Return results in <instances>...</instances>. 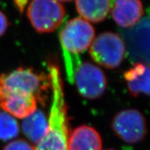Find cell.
I'll list each match as a JSON object with an SVG mask.
<instances>
[{
  "mask_svg": "<svg viewBox=\"0 0 150 150\" xmlns=\"http://www.w3.org/2000/svg\"><path fill=\"white\" fill-rule=\"evenodd\" d=\"M48 128V120L42 110H36L32 115L23 120L22 132L33 144L38 143L46 134Z\"/></svg>",
  "mask_w": 150,
  "mask_h": 150,
  "instance_id": "13",
  "label": "cell"
},
{
  "mask_svg": "<svg viewBox=\"0 0 150 150\" xmlns=\"http://www.w3.org/2000/svg\"><path fill=\"white\" fill-rule=\"evenodd\" d=\"M0 109L14 117L25 119L37 110V100L32 95L0 86Z\"/></svg>",
  "mask_w": 150,
  "mask_h": 150,
  "instance_id": "8",
  "label": "cell"
},
{
  "mask_svg": "<svg viewBox=\"0 0 150 150\" xmlns=\"http://www.w3.org/2000/svg\"><path fill=\"white\" fill-rule=\"evenodd\" d=\"M9 26L8 18L2 11H0V38L6 33Z\"/></svg>",
  "mask_w": 150,
  "mask_h": 150,
  "instance_id": "16",
  "label": "cell"
},
{
  "mask_svg": "<svg viewBox=\"0 0 150 150\" xmlns=\"http://www.w3.org/2000/svg\"><path fill=\"white\" fill-rule=\"evenodd\" d=\"M20 133V126L14 117L0 110V140L9 141L15 139Z\"/></svg>",
  "mask_w": 150,
  "mask_h": 150,
  "instance_id": "14",
  "label": "cell"
},
{
  "mask_svg": "<svg viewBox=\"0 0 150 150\" xmlns=\"http://www.w3.org/2000/svg\"><path fill=\"white\" fill-rule=\"evenodd\" d=\"M105 150H115V149H105Z\"/></svg>",
  "mask_w": 150,
  "mask_h": 150,
  "instance_id": "19",
  "label": "cell"
},
{
  "mask_svg": "<svg viewBox=\"0 0 150 150\" xmlns=\"http://www.w3.org/2000/svg\"><path fill=\"white\" fill-rule=\"evenodd\" d=\"M95 33L93 26L81 18L70 20L60 31V42L67 79L70 83H73L75 71L81 63L79 54L91 47L95 39Z\"/></svg>",
  "mask_w": 150,
  "mask_h": 150,
  "instance_id": "2",
  "label": "cell"
},
{
  "mask_svg": "<svg viewBox=\"0 0 150 150\" xmlns=\"http://www.w3.org/2000/svg\"><path fill=\"white\" fill-rule=\"evenodd\" d=\"M78 92L87 99H97L104 95L107 85L106 76L101 68L91 62L81 63L74 72V81Z\"/></svg>",
  "mask_w": 150,
  "mask_h": 150,
  "instance_id": "7",
  "label": "cell"
},
{
  "mask_svg": "<svg viewBox=\"0 0 150 150\" xmlns=\"http://www.w3.org/2000/svg\"><path fill=\"white\" fill-rule=\"evenodd\" d=\"M48 70L52 94L48 128L35 150H68L70 127L61 72L57 63L52 62L49 63Z\"/></svg>",
  "mask_w": 150,
  "mask_h": 150,
  "instance_id": "1",
  "label": "cell"
},
{
  "mask_svg": "<svg viewBox=\"0 0 150 150\" xmlns=\"http://www.w3.org/2000/svg\"><path fill=\"white\" fill-rule=\"evenodd\" d=\"M67 148L68 150H102V140L96 129L81 125L69 136Z\"/></svg>",
  "mask_w": 150,
  "mask_h": 150,
  "instance_id": "11",
  "label": "cell"
},
{
  "mask_svg": "<svg viewBox=\"0 0 150 150\" xmlns=\"http://www.w3.org/2000/svg\"><path fill=\"white\" fill-rule=\"evenodd\" d=\"M110 2L112 17L119 27H134L143 17V6L140 0H110Z\"/></svg>",
  "mask_w": 150,
  "mask_h": 150,
  "instance_id": "9",
  "label": "cell"
},
{
  "mask_svg": "<svg viewBox=\"0 0 150 150\" xmlns=\"http://www.w3.org/2000/svg\"><path fill=\"white\" fill-rule=\"evenodd\" d=\"M28 1H29V0H13L15 6L16 7L17 10H18L20 13H22L24 11L26 6L27 5Z\"/></svg>",
  "mask_w": 150,
  "mask_h": 150,
  "instance_id": "17",
  "label": "cell"
},
{
  "mask_svg": "<svg viewBox=\"0 0 150 150\" xmlns=\"http://www.w3.org/2000/svg\"><path fill=\"white\" fill-rule=\"evenodd\" d=\"M126 54L122 39L116 33L106 31L94 39L90 47V54L94 61L108 69L119 67Z\"/></svg>",
  "mask_w": 150,
  "mask_h": 150,
  "instance_id": "5",
  "label": "cell"
},
{
  "mask_svg": "<svg viewBox=\"0 0 150 150\" xmlns=\"http://www.w3.org/2000/svg\"><path fill=\"white\" fill-rule=\"evenodd\" d=\"M56 1H58L59 2V1H62V2H67V1H72V0H56Z\"/></svg>",
  "mask_w": 150,
  "mask_h": 150,
  "instance_id": "18",
  "label": "cell"
},
{
  "mask_svg": "<svg viewBox=\"0 0 150 150\" xmlns=\"http://www.w3.org/2000/svg\"><path fill=\"white\" fill-rule=\"evenodd\" d=\"M124 79L129 93L136 97L145 95L150 97V66L142 63H135L124 73Z\"/></svg>",
  "mask_w": 150,
  "mask_h": 150,
  "instance_id": "10",
  "label": "cell"
},
{
  "mask_svg": "<svg viewBox=\"0 0 150 150\" xmlns=\"http://www.w3.org/2000/svg\"><path fill=\"white\" fill-rule=\"evenodd\" d=\"M27 14L30 23L38 33H50L61 25L65 11L56 0H31Z\"/></svg>",
  "mask_w": 150,
  "mask_h": 150,
  "instance_id": "4",
  "label": "cell"
},
{
  "mask_svg": "<svg viewBox=\"0 0 150 150\" xmlns=\"http://www.w3.org/2000/svg\"><path fill=\"white\" fill-rule=\"evenodd\" d=\"M111 128L120 139L128 144H136L145 139L147 134L146 119L139 110L129 108L115 114Z\"/></svg>",
  "mask_w": 150,
  "mask_h": 150,
  "instance_id": "6",
  "label": "cell"
},
{
  "mask_svg": "<svg viewBox=\"0 0 150 150\" xmlns=\"http://www.w3.org/2000/svg\"><path fill=\"white\" fill-rule=\"evenodd\" d=\"M0 86L9 91L32 95L37 102L46 105L51 80L49 74L37 72L32 67H20L10 72L0 74Z\"/></svg>",
  "mask_w": 150,
  "mask_h": 150,
  "instance_id": "3",
  "label": "cell"
},
{
  "mask_svg": "<svg viewBox=\"0 0 150 150\" xmlns=\"http://www.w3.org/2000/svg\"><path fill=\"white\" fill-rule=\"evenodd\" d=\"M2 150H35V147L24 139H17L7 144Z\"/></svg>",
  "mask_w": 150,
  "mask_h": 150,
  "instance_id": "15",
  "label": "cell"
},
{
  "mask_svg": "<svg viewBox=\"0 0 150 150\" xmlns=\"http://www.w3.org/2000/svg\"><path fill=\"white\" fill-rule=\"evenodd\" d=\"M75 4L82 18L93 23L104 21L111 8L110 0H75Z\"/></svg>",
  "mask_w": 150,
  "mask_h": 150,
  "instance_id": "12",
  "label": "cell"
}]
</instances>
